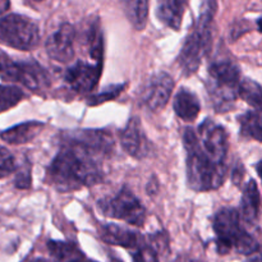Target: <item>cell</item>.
Returning <instances> with one entry per match:
<instances>
[{
  "instance_id": "obj_20",
  "label": "cell",
  "mask_w": 262,
  "mask_h": 262,
  "mask_svg": "<svg viewBox=\"0 0 262 262\" xmlns=\"http://www.w3.org/2000/svg\"><path fill=\"white\" fill-rule=\"evenodd\" d=\"M128 20L136 30L145 28L148 17V0H123Z\"/></svg>"
},
{
  "instance_id": "obj_27",
  "label": "cell",
  "mask_w": 262,
  "mask_h": 262,
  "mask_svg": "<svg viewBox=\"0 0 262 262\" xmlns=\"http://www.w3.org/2000/svg\"><path fill=\"white\" fill-rule=\"evenodd\" d=\"M0 166L15 169L14 159H13L12 154H10L7 148L3 147V146H0Z\"/></svg>"
},
{
  "instance_id": "obj_26",
  "label": "cell",
  "mask_w": 262,
  "mask_h": 262,
  "mask_svg": "<svg viewBox=\"0 0 262 262\" xmlns=\"http://www.w3.org/2000/svg\"><path fill=\"white\" fill-rule=\"evenodd\" d=\"M31 186V169L28 168L23 169L20 173H18L17 178H15V187L20 189L30 188Z\"/></svg>"
},
{
  "instance_id": "obj_10",
  "label": "cell",
  "mask_w": 262,
  "mask_h": 262,
  "mask_svg": "<svg viewBox=\"0 0 262 262\" xmlns=\"http://www.w3.org/2000/svg\"><path fill=\"white\" fill-rule=\"evenodd\" d=\"M173 90V78L165 72H159L148 79L142 89L141 101L147 109L158 112L166 106Z\"/></svg>"
},
{
  "instance_id": "obj_9",
  "label": "cell",
  "mask_w": 262,
  "mask_h": 262,
  "mask_svg": "<svg viewBox=\"0 0 262 262\" xmlns=\"http://www.w3.org/2000/svg\"><path fill=\"white\" fill-rule=\"evenodd\" d=\"M196 135L202 150L211 158V160L219 165H227L229 142L225 128L216 124L214 120L206 119L200 125Z\"/></svg>"
},
{
  "instance_id": "obj_28",
  "label": "cell",
  "mask_w": 262,
  "mask_h": 262,
  "mask_svg": "<svg viewBox=\"0 0 262 262\" xmlns=\"http://www.w3.org/2000/svg\"><path fill=\"white\" fill-rule=\"evenodd\" d=\"M243 171L245 170H243L242 165H239V166H237V168L233 169L232 179H233V182H234V184H237V186H239L241 182L243 181V176H245V174H243Z\"/></svg>"
},
{
  "instance_id": "obj_11",
  "label": "cell",
  "mask_w": 262,
  "mask_h": 262,
  "mask_svg": "<svg viewBox=\"0 0 262 262\" xmlns=\"http://www.w3.org/2000/svg\"><path fill=\"white\" fill-rule=\"evenodd\" d=\"M76 30L71 23H63L46 41V53L53 60L68 63L74 56Z\"/></svg>"
},
{
  "instance_id": "obj_35",
  "label": "cell",
  "mask_w": 262,
  "mask_h": 262,
  "mask_svg": "<svg viewBox=\"0 0 262 262\" xmlns=\"http://www.w3.org/2000/svg\"><path fill=\"white\" fill-rule=\"evenodd\" d=\"M90 262H94V261H90Z\"/></svg>"
},
{
  "instance_id": "obj_16",
  "label": "cell",
  "mask_w": 262,
  "mask_h": 262,
  "mask_svg": "<svg viewBox=\"0 0 262 262\" xmlns=\"http://www.w3.org/2000/svg\"><path fill=\"white\" fill-rule=\"evenodd\" d=\"M173 107L177 117L181 118L184 122H193L199 117L201 104H200L199 97L193 92L182 87L174 97Z\"/></svg>"
},
{
  "instance_id": "obj_22",
  "label": "cell",
  "mask_w": 262,
  "mask_h": 262,
  "mask_svg": "<svg viewBox=\"0 0 262 262\" xmlns=\"http://www.w3.org/2000/svg\"><path fill=\"white\" fill-rule=\"evenodd\" d=\"M261 86L256 81L250 78L241 79L239 89H238V97H241L247 104L252 105V107H255L256 110H261Z\"/></svg>"
},
{
  "instance_id": "obj_12",
  "label": "cell",
  "mask_w": 262,
  "mask_h": 262,
  "mask_svg": "<svg viewBox=\"0 0 262 262\" xmlns=\"http://www.w3.org/2000/svg\"><path fill=\"white\" fill-rule=\"evenodd\" d=\"M101 76V67L78 60L66 72V82L77 92H90L96 87Z\"/></svg>"
},
{
  "instance_id": "obj_17",
  "label": "cell",
  "mask_w": 262,
  "mask_h": 262,
  "mask_svg": "<svg viewBox=\"0 0 262 262\" xmlns=\"http://www.w3.org/2000/svg\"><path fill=\"white\" fill-rule=\"evenodd\" d=\"M43 127L45 124L42 122H37V120L20 123V124L14 125V127L0 133V138L12 145H22V143L31 142L33 138L37 137Z\"/></svg>"
},
{
  "instance_id": "obj_7",
  "label": "cell",
  "mask_w": 262,
  "mask_h": 262,
  "mask_svg": "<svg viewBox=\"0 0 262 262\" xmlns=\"http://www.w3.org/2000/svg\"><path fill=\"white\" fill-rule=\"evenodd\" d=\"M0 78L22 83L31 91H40L49 86L46 69L42 68L37 61L13 60L4 53H0Z\"/></svg>"
},
{
  "instance_id": "obj_21",
  "label": "cell",
  "mask_w": 262,
  "mask_h": 262,
  "mask_svg": "<svg viewBox=\"0 0 262 262\" xmlns=\"http://www.w3.org/2000/svg\"><path fill=\"white\" fill-rule=\"evenodd\" d=\"M241 124V133L245 137L252 138L257 142L262 141L261 128V110H250L246 114L238 117Z\"/></svg>"
},
{
  "instance_id": "obj_18",
  "label": "cell",
  "mask_w": 262,
  "mask_h": 262,
  "mask_svg": "<svg viewBox=\"0 0 262 262\" xmlns=\"http://www.w3.org/2000/svg\"><path fill=\"white\" fill-rule=\"evenodd\" d=\"M188 0H159L158 17L166 27L178 31Z\"/></svg>"
},
{
  "instance_id": "obj_6",
  "label": "cell",
  "mask_w": 262,
  "mask_h": 262,
  "mask_svg": "<svg viewBox=\"0 0 262 262\" xmlns=\"http://www.w3.org/2000/svg\"><path fill=\"white\" fill-rule=\"evenodd\" d=\"M0 42L17 50H32L40 42L38 26L26 15H5L0 19Z\"/></svg>"
},
{
  "instance_id": "obj_19",
  "label": "cell",
  "mask_w": 262,
  "mask_h": 262,
  "mask_svg": "<svg viewBox=\"0 0 262 262\" xmlns=\"http://www.w3.org/2000/svg\"><path fill=\"white\" fill-rule=\"evenodd\" d=\"M48 250L55 262H82L83 255L74 243L49 241Z\"/></svg>"
},
{
  "instance_id": "obj_8",
  "label": "cell",
  "mask_w": 262,
  "mask_h": 262,
  "mask_svg": "<svg viewBox=\"0 0 262 262\" xmlns=\"http://www.w3.org/2000/svg\"><path fill=\"white\" fill-rule=\"evenodd\" d=\"M97 207L105 216L123 220L136 227H142L146 222L145 206L125 187L120 189L114 197L100 200L97 202Z\"/></svg>"
},
{
  "instance_id": "obj_34",
  "label": "cell",
  "mask_w": 262,
  "mask_h": 262,
  "mask_svg": "<svg viewBox=\"0 0 262 262\" xmlns=\"http://www.w3.org/2000/svg\"><path fill=\"white\" fill-rule=\"evenodd\" d=\"M33 2H36V3H40V2H43V0H33Z\"/></svg>"
},
{
  "instance_id": "obj_4",
  "label": "cell",
  "mask_w": 262,
  "mask_h": 262,
  "mask_svg": "<svg viewBox=\"0 0 262 262\" xmlns=\"http://www.w3.org/2000/svg\"><path fill=\"white\" fill-rule=\"evenodd\" d=\"M212 227L220 255H225L232 250L241 255H252L258 251V242L245 229L238 210L225 207L217 211Z\"/></svg>"
},
{
  "instance_id": "obj_5",
  "label": "cell",
  "mask_w": 262,
  "mask_h": 262,
  "mask_svg": "<svg viewBox=\"0 0 262 262\" xmlns=\"http://www.w3.org/2000/svg\"><path fill=\"white\" fill-rule=\"evenodd\" d=\"M239 82V69L233 61H216L210 67L207 91L217 112L224 113L232 107L238 99Z\"/></svg>"
},
{
  "instance_id": "obj_30",
  "label": "cell",
  "mask_w": 262,
  "mask_h": 262,
  "mask_svg": "<svg viewBox=\"0 0 262 262\" xmlns=\"http://www.w3.org/2000/svg\"><path fill=\"white\" fill-rule=\"evenodd\" d=\"M10 8V0H0V15L4 14Z\"/></svg>"
},
{
  "instance_id": "obj_15",
  "label": "cell",
  "mask_w": 262,
  "mask_h": 262,
  "mask_svg": "<svg viewBox=\"0 0 262 262\" xmlns=\"http://www.w3.org/2000/svg\"><path fill=\"white\" fill-rule=\"evenodd\" d=\"M100 237L109 245L120 246L124 248H138L142 246V238L138 233L115 224L102 225L100 229Z\"/></svg>"
},
{
  "instance_id": "obj_14",
  "label": "cell",
  "mask_w": 262,
  "mask_h": 262,
  "mask_svg": "<svg viewBox=\"0 0 262 262\" xmlns=\"http://www.w3.org/2000/svg\"><path fill=\"white\" fill-rule=\"evenodd\" d=\"M260 204L261 196L257 183L255 181H250L246 184L245 189H243L241 211H238L239 212L241 222L247 224L248 227L256 225L258 216H260Z\"/></svg>"
},
{
  "instance_id": "obj_1",
  "label": "cell",
  "mask_w": 262,
  "mask_h": 262,
  "mask_svg": "<svg viewBox=\"0 0 262 262\" xmlns=\"http://www.w3.org/2000/svg\"><path fill=\"white\" fill-rule=\"evenodd\" d=\"M114 141L105 130H78L67 136L46 170L48 182L60 192L92 187L104 179L102 159L113 152Z\"/></svg>"
},
{
  "instance_id": "obj_2",
  "label": "cell",
  "mask_w": 262,
  "mask_h": 262,
  "mask_svg": "<svg viewBox=\"0 0 262 262\" xmlns=\"http://www.w3.org/2000/svg\"><path fill=\"white\" fill-rule=\"evenodd\" d=\"M183 145L186 148L187 183L196 192H207L223 186L227 178V165L214 163L202 150L196 132L187 128L183 135Z\"/></svg>"
},
{
  "instance_id": "obj_25",
  "label": "cell",
  "mask_w": 262,
  "mask_h": 262,
  "mask_svg": "<svg viewBox=\"0 0 262 262\" xmlns=\"http://www.w3.org/2000/svg\"><path fill=\"white\" fill-rule=\"evenodd\" d=\"M133 262H160L158 252L150 246H140L133 255Z\"/></svg>"
},
{
  "instance_id": "obj_31",
  "label": "cell",
  "mask_w": 262,
  "mask_h": 262,
  "mask_svg": "<svg viewBox=\"0 0 262 262\" xmlns=\"http://www.w3.org/2000/svg\"><path fill=\"white\" fill-rule=\"evenodd\" d=\"M13 171H14V169L5 168V166H0V179H3V178H5V177L10 176Z\"/></svg>"
},
{
  "instance_id": "obj_33",
  "label": "cell",
  "mask_w": 262,
  "mask_h": 262,
  "mask_svg": "<svg viewBox=\"0 0 262 262\" xmlns=\"http://www.w3.org/2000/svg\"><path fill=\"white\" fill-rule=\"evenodd\" d=\"M27 262H49V261L43 260V258H35V260H30V261H27Z\"/></svg>"
},
{
  "instance_id": "obj_13",
  "label": "cell",
  "mask_w": 262,
  "mask_h": 262,
  "mask_svg": "<svg viewBox=\"0 0 262 262\" xmlns=\"http://www.w3.org/2000/svg\"><path fill=\"white\" fill-rule=\"evenodd\" d=\"M122 148L135 159H143L150 150V142L143 132L142 124L138 118H132L119 135Z\"/></svg>"
},
{
  "instance_id": "obj_23",
  "label": "cell",
  "mask_w": 262,
  "mask_h": 262,
  "mask_svg": "<svg viewBox=\"0 0 262 262\" xmlns=\"http://www.w3.org/2000/svg\"><path fill=\"white\" fill-rule=\"evenodd\" d=\"M26 97V94L17 86L0 84V113L12 109Z\"/></svg>"
},
{
  "instance_id": "obj_24",
  "label": "cell",
  "mask_w": 262,
  "mask_h": 262,
  "mask_svg": "<svg viewBox=\"0 0 262 262\" xmlns=\"http://www.w3.org/2000/svg\"><path fill=\"white\" fill-rule=\"evenodd\" d=\"M124 87H125V84H120V86L118 84V86L110 87V89L104 90V91L100 92V94L92 95L91 97H89V99H87V104L91 105V106H95V105H100V104H102V102H106V101H110V100L117 99Z\"/></svg>"
},
{
  "instance_id": "obj_3",
  "label": "cell",
  "mask_w": 262,
  "mask_h": 262,
  "mask_svg": "<svg viewBox=\"0 0 262 262\" xmlns=\"http://www.w3.org/2000/svg\"><path fill=\"white\" fill-rule=\"evenodd\" d=\"M215 12L216 0H204L199 19L192 32L187 36L178 56V64L186 76H191L199 69L202 58L209 51Z\"/></svg>"
},
{
  "instance_id": "obj_32",
  "label": "cell",
  "mask_w": 262,
  "mask_h": 262,
  "mask_svg": "<svg viewBox=\"0 0 262 262\" xmlns=\"http://www.w3.org/2000/svg\"><path fill=\"white\" fill-rule=\"evenodd\" d=\"M177 262H199V261H196L192 257H187V256H184V257H179Z\"/></svg>"
},
{
  "instance_id": "obj_29",
  "label": "cell",
  "mask_w": 262,
  "mask_h": 262,
  "mask_svg": "<svg viewBox=\"0 0 262 262\" xmlns=\"http://www.w3.org/2000/svg\"><path fill=\"white\" fill-rule=\"evenodd\" d=\"M146 189H147L148 194H156V192L159 191V184H158V182H156L155 178H152V181L148 182Z\"/></svg>"
}]
</instances>
